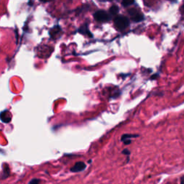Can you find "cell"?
<instances>
[{
  "label": "cell",
  "mask_w": 184,
  "mask_h": 184,
  "mask_svg": "<svg viewBox=\"0 0 184 184\" xmlns=\"http://www.w3.org/2000/svg\"><path fill=\"white\" fill-rule=\"evenodd\" d=\"M114 25L118 31H123L130 25V20L127 17L123 15H117L114 19Z\"/></svg>",
  "instance_id": "6da1fadb"
},
{
  "label": "cell",
  "mask_w": 184,
  "mask_h": 184,
  "mask_svg": "<svg viewBox=\"0 0 184 184\" xmlns=\"http://www.w3.org/2000/svg\"><path fill=\"white\" fill-rule=\"evenodd\" d=\"M94 18L99 23H106L111 20L112 15L105 10H98L94 14Z\"/></svg>",
  "instance_id": "7a4b0ae2"
},
{
  "label": "cell",
  "mask_w": 184,
  "mask_h": 184,
  "mask_svg": "<svg viewBox=\"0 0 184 184\" xmlns=\"http://www.w3.org/2000/svg\"><path fill=\"white\" fill-rule=\"evenodd\" d=\"M128 13L131 17L132 20L135 22V23H139V22L143 21L144 19V15L143 13L136 10V9H130L128 10Z\"/></svg>",
  "instance_id": "3957f363"
},
{
  "label": "cell",
  "mask_w": 184,
  "mask_h": 184,
  "mask_svg": "<svg viewBox=\"0 0 184 184\" xmlns=\"http://www.w3.org/2000/svg\"><path fill=\"white\" fill-rule=\"evenodd\" d=\"M86 168V165L85 164V163H83V162L82 161L77 162V163L75 164L71 168V171L73 173L81 172L85 170Z\"/></svg>",
  "instance_id": "277c9868"
},
{
  "label": "cell",
  "mask_w": 184,
  "mask_h": 184,
  "mask_svg": "<svg viewBox=\"0 0 184 184\" xmlns=\"http://www.w3.org/2000/svg\"><path fill=\"white\" fill-rule=\"evenodd\" d=\"M10 176V170L9 168V165L7 164H4L3 168V171L2 173L0 176V180H5L6 178H7L9 176Z\"/></svg>",
  "instance_id": "5b68a950"
},
{
  "label": "cell",
  "mask_w": 184,
  "mask_h": 184,
  "mask_svg": "<svg viewBox=\"0 0 184 184\" xmlns=\"http://www.w3.org/2000/svg\"><path fill=\"white\" fill-rule=\"evenodd\" d=\"M79 32L82 33V34H83V35H88V36L92 37V34L90 32V31L88 30V28L86 25H83L81 27V28H80Z\"/></svg>",
  "instance_id": "8992f818"
},
{
  "label": "cell",
  "mask_w": 184,
  "mask_h": 184,
  "mask_svg": "<svg viewBox=\"0 0 184 184\" xmlns=\"http://www.w3.org/2000/svg\"><path fill=\"white\" fill-rule=\"evenodd\" d=\"M119 12V7L116 5H112L109 8V13L112 15V16H117V15L118 14Z\"/></svg>",
  "instance_id": "52a82bcc"
},
{
  "label": "cell",
  "mask_w": 184,
  "mask_h": 184,
  "mask_svg": "<svg viewBox=\"0 0 184 184\" xmlns=\"http://www.w3.org/2000/svg\"><path fill=\"white\" fill-rule=\"evenodd\" d=\"M138 135H131V134H124L122 135L121 137V140L122 141H125V140H127V139H130L131 138H135V137H138Z\"/></svg>",
  "instance_id": "ba28073f"
},
{
  "label": "cell",
  "mask_w": 184,
  "mask_h": 184,
  "mask_svg": "<svg viewBox=\"0 0 184 184\" xmlns=\"http://www.w3.org/2000/svg\"><path fill=\"white\" fill-rule=\"evenodd\" d=\"M122 152V154L125 155V156H127V163H128V162H129V160H130L129 158H130V151L128 149H124Z\"/></svg>",
  "instance_id": "9c48e42d"
},
{
  "label": "cell",
  "mask_w": 184,
  "mask_h": 184,
  "mask_svg": "<svg viewBox=\"0 0 184 184\" xmlns=\"http://www.w3.org/2000/svg\"><path fill=\"white\" fill-rule=\"evenodd\" d=\"M41 180L40 178H32L30 182H29V184H40L41 183Z\"/></svg>",
  "instance_id": "30bf717a"
},
{
  "label": "cell",
  "mask_w": 184,
  "mask_h": 184,
  "mask_svg": "<svg viewBox=\"0 0 184 184\" xmlns=\"http://www.w3.org/2000/svg\"><path fill=\"white\" fill-rule=\"evenodd\" d=\"M134 1H123L122 2V4L123 6H128L132 5V4H134Z\"/></svg>",
  "instance_id": "8fae6325"
},
{
  "label": "cell",
  "mask_w": 184,
  "mask_h": 184,
  "mask_svg": "<svg viewBox=\"0 0 184 184\" xmlns=\"http://www.w3.org/2000/svg\"><path fill=\"white\" fill-rule=\"evenodd\" d=\"M123 142H124V144L127 145H130V144L132 143V140H131V139H127V140H125Z\"/></svg>",
  "instance_id": "7c38bea8"
},
{
  "label": "cell",
  "mask_w": 184,
  "mask_h": 184,
  "mask_svg": "<svg viewBox=\"0 0 184 184\" xmlns=\"http://www.w3.org/2000/svg\"><path fill=\"white\" fill-rule=\"evenodd\" d=\"M181 13L182 15H184V4L181 6Z\"/></svg>",
  "instance_id": "4fadbf2b"
},
{
  "label": "cell",
  "mask_w": 184,
  "mask_h": 184,
  "mask_svg": "<svg viewBox=\"0 0 184 184\" xmlns=\"http://www.w3.org/2000/svg\"><path fill=\"white\" fill-rule=\"evenodd\" d=\"M181 184H184V176L181 177Z\"/></svg>",
  "instance_id": "5bb4252c"
}]
</instances>
